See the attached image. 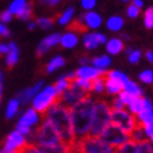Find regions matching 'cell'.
I'll return each instance as SVG.
<instances>
[{
    "label": "cell",
    "instance_id": "27",
    "mask_svg": "<svg viewBox=\"0 0 153 153\" xmlns=\"http://www.w3.org/2000/svg\"><path fill=\"white\" fill-rule=\"evenodd\" d=\"M19 106H20V102H19L18 98H13V100H10L9 103H7V107H6V113H5L6 118H13L15 114L18 113Z\"/></svg>",
    "mask_w": 153,
    "mask_h": 153
},
{
    "label": "cell",
    "instance_id": "42",
    "mask_svg": "<svg viewBox=\"0 0 153 153\" xmlns=\"http://www.w3.org/2000/svg\"><path fill=\"white\" fill-rule=\"evenodd\" d=\"M13 18V14L9 11V10H5L1 13V15H0V20H1L3 22H9Z\"/></svg>",
    "mask_w": 153,
    "mask_h": 153
},
{
    "label": "cell",
    "instance_id": "5",
    "mask_svg": "<svg viewBox=\"0 0 153 153\" xmlns=\"http://www.w3.org/2000/svg\"><path fill=\"white\" fill-rule=\"evenodd\" d=\"M111 123L121 128L127 134L131 133L134 127L138 125V120L134 117V114L125 108L121 110H112L111 112Z\"/></svg>",
    "mask_w": 153,
    "mask_h": 153
},
{
    "label": "cell",
    "instance_id": "46",
    "mask_svg": "<svg viewBox=\"0 0 153 153\" xmlns=\"http://www.w3.org/2000/svg\"><path fill=\"white\" fill-rule=\"evenodd\" d=\"M146 57L149 62H153V51H147L146 52Z\"/></svg>",
    "mask_w": 153,
    "mask_h": 153
},
{
    "label": "cell",
    "instance_id": "19",
    "mask_svg": "<svg viewBox=\"0 0 153 153\" xmlns=\"http://www.w3.org/2000/svg\"><path fill=\"white\" fill-rule=\"evenodd\" d=\"M60 44L62 45L65 49H72L79 44V36L74 31H67L60 37Z\"/></svg>",
    "mask_w": 153,
    "mask_h": 153
},
{
    "label": "cell",
    "instance_id": "4",
    "mask_svg": "<svg viewBox=\"0 0 153 153\" xmlns=\"http://www.w3.org/2000/svg\"><path fill=\"white\" fill-rule=\"evenodd\" d=\"M57 97L59 96L53 86H48L44 90L41 88L33 98V108L37 111V113L44 114L50 108V106H52L57 101Z\"/></svg>",
    "mask_w": 153,
    "mask_h": 153
},
{
    "label": "cell",
    "instance_id": "41",
    "mask_svg": "<svg viewBox=\"0 0 153 153\" xmlns=\"http://www.w3.org/2000/svg\"><path fill=\"white\" fill-rule=\"evenodd\" d=\"M123 107H125V103L121 101L120 97H117V98H114V100H113L111 108L112 110H121V108H123Z\"/></svg>",
    "mask_w": 153,
    "mask_h": 153
},
{
    "label": "cell",
    "instance_id": "44",
    "mask_svg": "<svg viewBox=\"0 0 153 153\" xmlns=\"http://www.w3.org/2000/svg\"><path fill=\"white\" fill-rule=\"evenodd\" d=\"M9 50V44H0V53H7Z\"/></svg>",
    "mask_w": 153,
    "mask_h": 153
},
{
    "label": "cell",
    "instance_id": "22",
    "mask_svg": "<svg viewBox=\"0 0 153 153\" xmlns=\"http://www.w3.org/2000/svg\"><path fill=\"white\" fill-rule=\"evenodd\" d=\"M123 91H126L127 94L132 95V96H142V90L140 88V86L137 85L136 82L133 81H129L127 80L125 83H123Z\"/></svg>",
    "mask_w": 153,
    "mask_h": 153
},
{
    "label": "cell",
    "instance_id": "29",
    "mask_svg": "<svg viewBox=\"0 0 153 153\" xmlns=\"http://www.w3.org/2000/svg\"><path fill=\"white\" fill-rule=\"evenodd\" d=\"M74 13H75L74 7H68V9H67L66 11H64V14L59 18V24H60V25H66V24H68L70 21H72Z\"/></svg>",
    "mask_w": 153,
    "mask_h": 153
},
{
    "label": "cell",
    "instance_id": "34",
    "mask_svg": "<svg viewBox=\"0 0 153 153\" xmlns=\"http://www.w3.org/2000/svg\"><path fill=\"white\" fill-rule=\"evenodd\" d=\"M74 81L82 88H85L86 91H92V81L86 80V79H81V77H75Z\"/></svg>",
    "mask_w": 153,
    "mask_h": 153
},
{
    "label": "cell",
    "instance_id": "17",
    "mask_svg": "<svg viewBox=\"0 0 153 153\" xmlns=\"http://www.w3.org/2000/svg\"><path fill=\"white\" fill-rule=\"evenodd\" d=\"M123 49H125L123 41L118 39V37H112V39L106 41V51L111 53V55H117Z\"/></svg>",
    "mask_w": 153,
    "mask_h": 153
},
{
    "label": "cell",
    "instance_id": "47",
    "mask_svg": "<svg viewBox=\"0 0 153 153\" xmlns=\"http://www.w3.org/2000/svg\"><path fill=\"white\" fill-rule=\"evenodd\" d=\"M132 4H133V5H136L137 7H140V9L143 6V1H142V0H133Z\"/></svg>",
    "mask_w": 153,
    "mask_h": 153
},
{
    "label": "cell",
    "instance_id": "37",
    "mask_svg": "<svg viewBox=\"0 0 153 153\" xmlns=\"http://www.w3.org/2000/svg\"><path fill=\"white\" fill-rule=\"evenodd\" d=\"M140 13H141V9L140 7H137L136 5H133V4L127 7V15L131 19H136L140 15Z\"/></svg>",
    "mask_w": 153,
    "mask_h": 153
},
{
    "label": "cell",
    "instance_id": "8",
    "mask_svg": "<svg viewBox=\"0 0 153 153\" xmlns=\"http://www.w3.org/2000/svg\"><path fill=\"white\" fill-rule=\"evenodd\" d=\"M90 95V91H86L85 88L80 87L74 80L71 81L70 86H68L62 94L57 97V101L64 103L67 107H71L76 102H79L82 98H85Z\"/></svg>",
    "mask_w": 153,
    "mask_h": 153
},
{
    "label": "cell",
    "instance_id": "14",
    "mask_svg": "<svg viewBox=\"0 0 153 153\" xmlns=\"http://www.w3.org/2000/svg\"><path fill=\"white\" fill-rule=\"evenodd\" d=\"M60 37L61 35L60 34H51L49 36H46L45 39L39 44V46H37V50H36V53H37V56H41L42 53L45 52H48L50 48L52 46H55V45L60 44Z\"/></svg>",
    "mask_w": 153,
    "mask_h": 153
},
{
    "label": "cell",
    "instance_id": "54",
    "mask_svg": "<svg viewBox=\"0 0 153 153\" xmlns=\"http://www.w3.org/2000/svg\"><path fill=\"white\" fill-rule=\"evenodd\" d=\"M0 81H1V74H0Z\"/></svg>",
    "mask_w": 153,
    "mask_h": 153
},
{
    "label": "cell",
    "instance_id": "49",
    "mask_svg": "<svg viewBox=\"0 0 153 153\" xmlns=\"http://www.w3.org/2000/svg\"><path fill=\"white\" fill-rule=\"evenodd\" d=\"M80 62H81L82 65H86V64L88 62V60H87V59H81V61H80Z\"/></svg>",
    "mask_w": 153,
    "mask_h": 153
},
{
    "label": "cell",
    "instance_id": "24",
    "mask_svg": "<svg viewBox=\"0 0 153 153\" xmlns=\"http://www.w3.org/2000/svg\"><path fill=\"white\" fill-rule=\"evenodd\" d=\"M92 64L95 67L97 68H100V70H106L107 67L110 66L111 64V59L110 56H107V55H102V56H97V57H94L92 59Z\"/></svg>",
    "mask_w": 153,
    "mask_h": 153
},
{
    "label": "cell",
    "instance_id": "3",
    "mask_svg": "<svg viewBox=\"0 0 153 153\" xmlns=\"http://www.w3.org/2000/svg\"><path fill=\"white\" fill-rule=\"evenodd\" d=\"M111 106L106 101H96L94 107V114H92V122L88 131V136L92 137H100V134L105 131V128L111 123Z\"/></svg>",
    "mask_w": 153,
    "mask_h": 153
},
{
    "label": "cell",
    "instance_id": "32",
    "mask_svg": "<svg viewBox=\"0 0 153 153\" xmlns=\"http://www.w3.org/2000/svg\"><path fill=\"white\" fill-rule=\"evenodd\" d=\"M105 88V75L100 76L92 81V90L95 92H101V91Z\"/></svg>",
    "mask_w": 153,
    "mask_h": 153
},
{
    "label": "cell",
    "instance_id": "7",
    "mask_svg": "<svg viewBox=\"0 0 153 153\" xmlns=\"http://www.w3.org/2000/svg\"><path fill=\"white\" fill-rule=\"evenodd\" d=\"M100 138L106 144H108L110 147H112L114 151H116L117 147H120L121 144H123L126 141L129 140V134L123 132L117 126L110 123L108 126L105 128V131L100 134Z\"/></svg>",
    "mask_w": 153,
    "mask_h": 153
},
{
    "label": "cell",
    "instance_id": "12",
    "mask_svg": "<svg viewBox=\"0 0 153 153\" xmlns=\"http://www.w3.org/2000/svg\"><path fill=\"white\" fill-rule=\"evenodd\" d=\"M137 120L142 125L144 132L149 137L153 133V108L152 110H143L137 114Z\"/></svg>",
    "mask_w": 153,
    "mask_h": 153
},
{
    "label": "cell",
    "instance_id": "51",
    "mask_svg": "<svg viewBox=\"0 0 153 153\" xmlns=\"http://www.w3.org/2000/svg\"><path fill=\"white\" fill-rule=\"evenodd\" d=\"M131 51H132V49H129V48H128V49H126V53H127V55H128V53L131 52Z\"/></svg>",
    "mask_w": 153,
    "mask_h": 153
},
{
    "label": "cell",
    "instance_id": "45",
    "mask_svg": "<svg viewBox=\"0 0 153 153\" xmlns=\"http://www.w3.org/2000/svg\"><path fill=\"white\" fill-rule=\"evenodd\" d=\"M42 4H46V5H50V6H53L60 3V0H41Z\"/></svg>",
    "mask_w": 153,
    "mask_h": 153
},
{
    "label": "cell",
    "instance_id": "20",
    "mask_svg": "<svg viewBox=\"0 0 153 153\" xmlns=\"http://www.w3.org/2000/svg\"><path fill=\"white\" fill-rule=\"evenodd\" d=\"M9 52L6 55V66L7 67H13L16 65L18 60H19V49L16 46L15 42H10L9 44Z\"/></svg>",
    "mask_w": 153,
    "mask_h": 153
},
{
    "label": "cell",
    "instance_id": "40",
    "mask_svg": "<svg viewBox=\"0 0 153 153\" xmlns=\"http://www.w3.org/2000/svg\"><path fill=\"white\" fill-rule=\"evenodd\" d=\"M81 5L85 10H92L96 6V0H82Z\"/></svg>",
    "mask_w": 153,
    "mask_h": 153
},
{
    "label": "cell",
    "instance_id": "39",
    "mask_svg": "<svg viewBox=\"0 0 153 153\" xmlns=\"http://www.w3.org/2000/svg\"><path fill=\"white\" fill-rule=\"evenodd\" d=\"M118 97L121 98V101L125 103V106H127L129 102H131V100H132V98H133L134 96L129 95V94H127V92H126V91L122 90V91H120V92H118Z\"/></svg>",
    "mask_w": 153,
    "mask_h": 153
},
{
    "label": "cell",
    "instance_id": "6",
    "mask_svg": "<svg viewBox=\"0 0 153 153\" xmlns=\"http://www.w3.org/2000/svg\"><path fill=\"white\" fill-rule=\"evenodd\" d=\"M75 152H86V153H111L114 152L112 147L106 144L100 137L87 136L85 137L75 148Z\"/></svg>",
    "mask_w": 153,
    "mask_h": 153
},
{
    "label": "cell",
    "instance_id": "18",
    "mask_svg": "<svg viewBox=\"0 0 153 153\" xmlns=\"http://www.w3.org/2000/svg\"><path fill=\"white\" fill-rule=\"evenodd\" d=\"M105 88L110 95H117L123 88V83L105 75Z\"/></svg>",
    "mask_w": 153,
    "mask_h": 153
},
{
    "label": "cell",
    "instance_id": "36",
    "mask_svg": "<svg viewBox=\"0 0 153 153\" xmlns=\"http://www.w3.org/2000/svg\"><path fill=\"white\" fill-rule=\"evenodd\" d=\"M140 80L144 83H152L153 82V71L152 70H146L140 75Z\"/></svg>",
    "mask_w": 153,
    "mask_h": 153
},
{
    "label": "cell",
    "instance_id": "35",
    "mask_svg": "<svg viewBox=\"0 0 153 153\" xmlns=\"http://www.w3.org/2000/svg\"><path fill=\"white\" fill-rule=\"evenodd\" d=\"M31 15H33V6L30 4H27L25 9L18 15V18L21 19V20H24V21H26V20H29L30 18H31Z\"/></svg>",
    "mask_w": 153,
    "mask_h": 153
},
{
    "label": "cell",
    "instance_id": "38",
    "mask_svg": "<svg viewBox=\"0 0 153 153\" xmlns=\"http://www.w3.org/2000/svg\"><path fill=\"white\" fill-rule=\"evenodd\" d=\"M141 56H142L141 51H138V50H136V51H131V52L128 53V61H129L131 64H137V62L140 61Z\"/></svg>",
    "mask_w": 153,
    "mask_h": 153
},
{
    "label": "cell",
    "instance_id": "28",
    "mask_svg": "<svg viewBox=\"0 0 153 153\" xmlns=\"http://www.w3.org/2000/svg\"><path fill=\"white\" fill-rule=\"evenodd\" d=\"M71 81H72V80H70L68 77H66V76H62V77H60V79L57 80V82L55 83V86H53V87H55V91H56L57 96H60L68 86H70Z\"/></svg>",
    "mask_w": 153,
    "mask_h": 153
},
{
    "label": "cell",
    "instance_id": "23",
    "mask_svg": "<svg viewBox=\"0 0 153 153\" xmlns=\"http://www.w3.org/2000/svg\"><path fill=\"white\" fill-rule=\"evenodd\" d=\"M107 27L111 31H120V30L123 27V19L121 16H111L108 20H107Z\"/></svg>",
    "mask_w": 153,
    "mask_h": 153
},
{
    "label": "cell",
    "instance_id": "13",
    "mask_svg": "<svg viewBox=\"0 0 153 153\" xmlns=\"http://www.w3.org/2000/svg\"><path fill=\"white\" fill-rule=\"evenodd\" d=\"M42 86H44V82L39 81L37 83H35L34 86L29 87V88H26L24 91H20V92L16 95V98L19 100L20 103H27V102L31 101L34 98V96L42 88Z\"/></svg>",
    "mask_w": 153,
    "mask_h": 153
},
{
    "label": "cell",
    "instance_id": "10",
    "mask_svg": "<svg viewBox=\"0 0 153 153\" xmlns=\"http://www.w3.org/2000/svg\"><path fill=\"white\" fill-rule=\"evenodd\" d=\"M106 71L103 70H100L97 67H92V66H87V65H82L77 71L75 72L76 77H81V79H86V80H90V81H94L95 79L100 77V76L105 75Z\"/></svg>",
    "mask_w": 153,
    "mask_h": 153
},
{
    "label": "cell",
    "instance_id": "53",
    "mask_svg": "<svg viewBox=\"0 0 153 153\" xmlns=\"http://www.w3.org/2000/svg\"><path fill=\"white\" fill-rule=\"evenodd\" d=\"M121 1H129V0H121Z\"/></svg>",
    "mask_w": 153,
    "mask_h": 153
},
{
    "label": "cell",
    "instance_id": "9",
    "mask_svg": "<svg viewBox=\"0 0 153 153\" xmlns=\"http://www.w3.org/2000/svg\"><path fill=\"white\" fill-rule=\"evenodd\" d=\"M27 138L21 132L13 131L6 137L4 142V146L1 147L0 152L1 153H14V152H24L27 146Z\"/></svg>",
    "mask_w": 153,
    "mask_h": 153
},
{
    "label": "cell",
    "instance_id": "43",
    "mask_svg": "<svg viewBox=\"0 0 153 153\" xmlns=\"http://www.w3.org/2000/svg\"><path fill=\"white\" fill-rule=\"evenodd\" d=\"M0 35L4 36V37H9V36H10V31H9V29H7L5 25H3L1 22H0Z\"/></svg>",
    "mask_w": 153,
    "mask_h": 153
},
{
    "label": "cell",
    "instance_id": "26",
    "mask_svg": "<svg viewBox=\"0 0 153 153\" xmlns=\"http://www.w3.org/2000/svg\"><path fill=\"white\" fill-rule=\"evenodd\" d=\"M27 5V1L26 0H14V1L10 4L9 6V11L13 14V15H18L25 9Z\"/></svg>",
    "mask_w": 153,
    "mask_h": 153
},
{
    "label": "cell",
    "instance_id": "11",
    "mask_svg": "<svg viewBox=\"0 0 153 153\" xmlns=\"http://www.w3.org/2000/svg\"><path fill=\"white\" fill-rule=\"evenodd\" d=\"M82 41H83V45H85L86 49L94 50V49L100 46V45L106 44L107 37L100 33H87V34H85V36H83Z\"/></svg>",
    "mask_w": 153,
    "mask_h": 153
},
{
    "label": "cell",
    "instance_id": "16",
    "mask_svg": "<svg viewBox=\"0 0 153 153\" xmlns=\"http://www.w3.org/2000/svg\"><path fill=\"white\" fill-rule=\"evenodd\" d=\"M37 121H39V114H37V111H35L34 108H29V110H26L25 113L20 117L18 125L26 126V127L31 128L34 125L37 123Z\"/></svg>",
    "mask_w": 153,
    "mask_h": 153
},
{
    "label": "cell",
    "instance_id": "33",
    "mask_svg": "<svg viewBox=\"0 0 153 153\" xmlns=\"http://www.w3.org/2000/svg\"><path fill=\"white\" fill-rule=\"evenodd\" d=\"M36 25L44 30H48L53 25V20L50 18H40L36 20Z\"/></svg>",
    "mask_w": 153,
    "mask_h": 153
},
{
    "label": "cell",
    "instance_id": "48",
    "mask_svg": "<svg viewBox=\"0 0 153 153\" xmlns=\"http://www.w3.org/2000/svg\"><path fill=\"white\" fill-rule=\"evenodd\" d=\"M35 25H36V24H35V22H30V24L27 25V27H29L30 30H33V29L35 27Z\"/></svg>",
    "mask_w": 153,
    "mask_h": 153
},
{
    "label": "cell",
    "instance_id": "50",
    "mask_svg": "<svg viewBox=\"0 0 153 153\" xmlns=\"http://www.w3.org/2000/svg\"><path fill=\"white\" fill-rule=\"evenodd\" d=\"M1 94H3V85L0 83V96H1Z\"/></svg>",
    "mask_w": 153,
    "mask_h": 153
},
{
    "label": "cell",
    "instance_id": "30",
    "mask_svg": "<svg viewBox=\"0 0 153 153\" xmlns=\"http://www.w3.org/2000/svg\"><path fill=\"white\" fill-rule=\"evenodd\" d=\"M143 22L147 29H153V7H148V9L144 11Z\"/></svg>",
    "mask_w": 153,
    "mask_h": 153
},
{
    "label": "cell",
    "instance_id": "31",
    "mask_svg": "<svg viewBox=\"0 0 153 153\" xmlns=\"http://www.w3.org/2000/svg\"><path fill=\"white\" fill-rule=\"evenodd\" d=\"M105 75L108 76V77H111V79L117 80V81H120V82H122V83H125V82L128 80L127 75H125L123 72H121V71H108V72H106Z\"/></svg>",
    "mask_w": 153,
    "mask_h": 153
},
{
    "label": "cell",
    "instance_id": "2",
    "mask_svg": "<svg viewBox=\"0 0 153 153\" xmlns=\"http://www.w3.org/2000/svg\"><path fill=\"white\" fill-rule=\"evenodd\" d=\"M45 117L55 127L56 132L59 133L61 138V142L67 148V151L72 152L75 138H74V129L70 116V107L56 101L45 112Z\"/></svg>",
    "mask_w": 153,
    "mask_h": 153
},
{
    "label": "cell",
    "instance_id": "15",
    "mask_svg": "<svg viewBox=\"0 0 153 153\" xmlns=\"http://www.w3.org/2000/svg\"><path fill=\"white\" fill-rule=\"evenodd\" d=\"M80 18L85 22V25L90 29H97L102 24V18L95 11H87L83 15H81Z\"/></svg>",
    "mask_w": 153,
    "mask_h": 153
},
{
    "label": "cell",
    "instance_id": "52",
    "mask_svg": "<svg viewBox=\"0 0 153 153\" xmlns=\"http://www.w3.org/2000/svg\"><path fill=\"white\" fill-rule=\"evenodd\" d=\"M149 141H151V142H152V144H153V133L149 136Z\"/></svg>",
    "mask_w": 153,
    "mask_h": 153
},
{
    "label": "cell",
    "instance_id": "25",
    "mask_svg": "<svg viewBox=\"0 0 153 153\" xmlns=\"http://www.w3.org/2000/svg\"><path fill=\"white\" fill-rule=\"evenodd\" d=\"M65 65V59L62 57V56H55L53 57L50 62L48 64V66H46V72L48 74H50V72H52V71H56L57 68H60V67H62Z\"/></svg>",
    "mask_w": 153,
    "mask_h": 153
},
{
    "label": "cell",
    "instance_id": "21",
    "mask_svg": "<svg viewBox=\"0 0 153 153\" xmlns=\"http://www.w3.org/2000/svg\"><path fill=\"white\" fill-rule=\"evenodd\" d=\"M143 101L144 98L141 97V96H134L131 102H129L127 106H128V111L133 113V114H138L142 110H143Z\"/></svg>",
    "mask_w": 153,
    "mask_h": 153
},
{
    "label": "cell",
    "instance_id": "1",
    "mask_svg": "<svg viewBox=\"0 0 153 153\" xmlns=\"http://www.w3.org/2000/svg\"><path fill=\"white\" fill-rule=\"evenodd\" d=\"M94 107L95 101L90 96L82 98L79 102H76L70 107V116H71V123L74 129V148L75 152L76 146L88 136V131L92 122V114H94Z\"/></svg>",
    "mask_w": 153,
    "mask_h": 153
}]
</instances>
